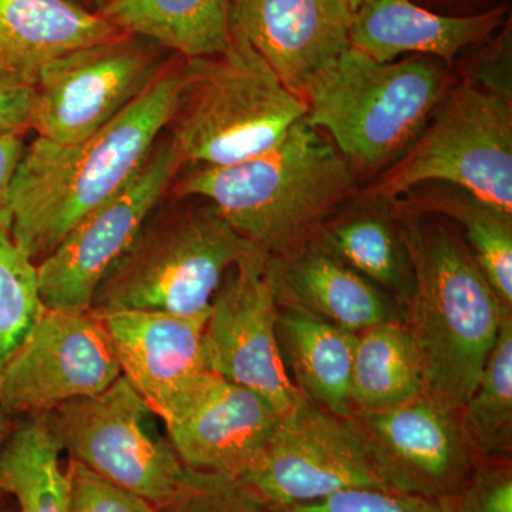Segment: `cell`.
I'll return each mask as SVG.
<instances>
[{
    "label": "cell",
    "instance_id": "3957f363",
    "mask_svg": "<svg viewBox=\"0 0 512 512\" xmlns=\"http://www.w3.org/2000/svg\"><path fill=\"white\" fill-rule=\"evenodd\" d=\"M394 207L414 279L402 323L419 355L424 393L458 412L480 379L504 316L512 313L456 229L437 215Z\"/></svg>",
    "mask_w": 512,
    "mask_h": 512
},
{
    "label": "cell",
    "instance_id": "d4e9b609",
    "mask_svg": "<svg viewBox=\"0 0 512 512\" xmlns=\"http://www.w3.org/2000/svg\"><path fill=\"white\" fill-rule=\"evenodd\" d=\"M424 394V377L412 336L402 322H387L357 335L352 413L394 409Z\"/></svg>",
    "mask_w": 512,
    "mask_h": 512
},
{
    "label": "cell",
    "instance_id": "cb8c5ba5",
    "mask_svg": "<svg viewBox=\"0 0 512 512\" xmlns=\"http://www.w3.org/2000/svg\"><path fill=\"white\" fill-rule=\"evenodd\" d=\"M393 202L402 210L446 217L463 229L461 237L481 274L505 311L512 313V214L443 184Z\"/></svg>",
    "mask_w": 512,
    "mask_h": 512
},
{
    "label": "cell",
    "instance_id": "4dcf8cb0",
    "mask_svg": "<svg viewBox=\"0 0 512 512\" xmlns=\"http://www.w3.org/2000/svg\"><path fill=\"white\" fill-rule=\"evenodd\" d=\"M69 512H158L144 498L117 487L89 468L69 460Z\"/></svg>",
    "mask_w": 512,
    "mask_h": 512
},
{
    "label": "cell",
    "instance_id": "5bb4252c",
    "mask_svg": "<svg viewBox=\"0 0 512 512\" xmlns=\"http://www.w3.org/2000/svg\"><path fill=\"white\" fill-rule=\"evenodd\" d=\"M279 303L259 252L234 266L212 299L204 328L208 369L264 396L284 416L298 390L286 372L276 323Z\"/></svg>",
    "mask_w": 512,
    "mask_h": 512
},
{
    "label": "cell",
    "instance_id": "6da1fadb",
    "mask_svg": "<svg viewBox=\"0 0 512 512\" xmlns=\"http://www.w3.org/2000/svg\"><path fill=\"white\" fill-rule=\"evenodd\" d=\"M187 70L175 56L160 77L116 119L72 144L36 137L10 187L12 242L39 264L83 217L138 173L170 126Z\"/></svg>",
    "mask_w": 512,
    "mask_h": 512
},
{
    "label": "cell",
    "instance_id": "52a82bcc",
    "mask_svg": "<svg viewBox=\"0 0 512 512\" xmlns=\"http://www.w3.org/2000/svg\"><path fill=\"white\" fill-rule=\"evenodd\" d=\"M427 184L512 214L511 89L467 80L444 94L409 150L363 195L396 201Z\"/></svg>",
    "mask_w": 512,
    "mask_h": 512
},
{
    "label": "cell",
    "instance_id": "ac0fdd59",
    "mask_svg": "<svg viewBox=\"0 0 512 512\" xmlns=\"http://www.w3.org/2000/svg\"><path fill=\"white\" fill-rule=\"evenodd\" d=\"M507 3L473 15H446L414 0H362L350 16V47L377 62L424 56L450 66L507 23Z\"/></svg>",
    "mask_w": 512,
    "mask_h": 512
},
{
    "label": "cell",
    "instance_id": "30bf717a",
    "mask_svg": "<svg viewBox=\"0 0 512 512\" xmlns=\"http://www.w3.org/2000/svg\"><path fill=\"white\" fill-rule=\"evenodd\" d=\"M184 164L167 130L119 192L83 217L36 265L47 309L90 311L94 293L167 197Z\"/></svg>",
    "mask_w": 512,
    "mask_h": 512
},
{
    "label": "cell",
    "instance_id": "9a60e30c",
    "mask_svg": "<svg viewBox=\"0 0 512 512\" xmlns=\"http://www.w3.org/2000/svg\"><path fill=\"white\" fill-rule=\"evenodd\" d=\"M281 420L264 396L210 372L164 426L184 467L239 478Z\"/></svg>",
    "mask_w": 512,
    "mask_h": 512
},
{
    "label": "cell",
    "instance_id": "7402d4cb",
    "mask_svg": "<svg viewBox=\"0 0 512 512\" xmlns=\"http://www.w3.org/2000/svg\"><path fill=\"white\" fill-rule=\"evenodd\" d=\"M276 336L295 389L326 412L349 417L356 333L301 309L279 305Z\"/></svg>",
    "mask_w": 512,
    "mask_h": 512
},
{
    "label": "cell",
    "instance_id": "d6986e66",
    "mask_svg": "<svg viewBox=\"0 0 512 512\" xmlns=\"http://www.w3.org/2000/svg\"><path fill=\"white\" fill-rule=\"evenodd\" d=\"M268 274L279 305L301 309L356 335L402 322V306L392 296L313 239L289 254L268 258Z\"/></svg>",
    "mask_w": 512,
    "mask_h": 512
},
{
    "label": "cell",
    "instance_id": "5b68a950",
    "mask_svg": "<svg viewBox=\"0 0 512 512\" xmlns=\"http://www.w3.org/2000/svg\"><path fill=\"white\" fill-rule=\"evenodd\" d=\"M439 60L377 62L349 47L302 87L306 120L328 134L357 173L393 164L420 136L446 94Z\"/></svg>",
    "mask_w": 512,
    "mask_h": 512
},
{
    "label": "cell",
    "instance_id": "1f68e13d",
    "mask_svg": "<svg viewBox=\"0 0 512 512\" xmlns=\"http://www.w3.org/2000/svg\"><path fill=\"white\" fill-rule=\"evenodd\" d=\"M454 512H512V460L478 458L453 498Z\"/></svg>",
    "mask_w": 512,
    "mask_h": 512
},
{
    "label": "cell",
    "instance_id": "7a4b0ae2",
    "mask_svg": "<svg viewBox=\"0 0 512 512\" xmlns=\"http://www.w3.org/2000/svg\"><path fill=\"white\" fill-rule=\"evenodd\" d=\"M357 175L305 119L259 156L225 167L184 168L168 195L210 202L242 238L279 258L311 241L352 200Z\"/></svg>",
    "mask_w": 512,
    "mask_h": 512
},
{
    "label": "cell",
    "instance_id": "9c48e42d",
    "mask_svg": "<svg viewBox=\"0 0 512 512\" xmlns=\"http://www.w3.org/2000/svg\"><path fill=\"white\" fill-rule=\"evenodd\" d=\"M175 56L153 40L121 32L57 57L33 84L30 130L57 144L89 137L146 92Z\"/></svg>",
    "mask_w": 512,
    "mask_h": 512
},
{
    "label": "cell",
    "instance_id": "f1b7e54d",
    "mask_svg": "<svg viewBox=\"0 0 512 512\" xmlns=\"http://www.w3.org/2000/svg\"><path fill=\"white\" fill-rule=\"evenodd\" d=\"M158 512H274L237 478L187 468L183 483Z\"/></svg>",
    "mask_w": 512,
    "mask_h": 512
},
{
    "label": "cell",
    "instance_id": "484cf974",
    "mask_svg": "<svg viewBox=\"0 0 512 512\" xmlns=\"http://www.w3.org/2000/svg\"><path fill=\"white\" fill-rule=\"evenodd\" d=\"M0 447V491L18 512H69V481L45 414L18 419Z\"/></svg>",
    "mask_w": 512,
    "mask_h": 512
},
{
    "label": "cell",
    "instance_id": "277c9868",
    "mask_svg": "<svg viewBox=\"0 0 512 512\" xmlns=\"http://www.w3.org/2000/svg\"><path fill=\"white\" fill-rule=\"evenodd\" d=\"M259 252L210 202L167 194L104 276L90 311L208 318L228 272Z\"/></svg>",
    "mask_w": 512,
    "mask_h": 512
},
{
    "label": "cell",
    "instance_id": "8992f818",
    "mask_svg": "<svg viewBox=\"0 0 512 512\" xmlns=\"http://www.w3.org/2000/svg\"><path fill=\"white\" fill-rule=\"evenodd\" d=\"M185 70L167 128L184 168L225 167L259 156L308 116L301 94L234 33L225 52L185 59Z\"/></svg>",
    "mask_w": 512,
    "mask_h": 512
},
{
    "label": "cell",
    "instance_id": "e0dca14e",
    "mask_svg": "<svg viewBox=\"0 0 512 512\" xmlns=\"http://www.w3.org/2000/svg\"><path fill=\"white\" fill-rule=\"evenodd\" d=\"M345 0H231V33L242 37L292 89L349 49Z\"/></svg>",
    "mask_w": 512,
    "mask_h": 512
},
{
    "label": "cell",
    "instance_id": "e575fe53",
    "mask_svg": "<svg viewBox=\"0 0 512 512\" xmlns=\"http://www.w3.org/2000/svg\"><path fill=\"white\" fill-rule=\"evenodd\" d=\"M424 8L446 15H473L487 10L485 3L490 0H414Z\"/></svg>",
    "mask_w": 512,
    "mask_h": 512
},
{
    "label": "cell",
    "instance_id": "44dd1931",
    "mask_svg": "<svg viewBox=\"0 0 512 512\" xmlns=\"http://www.w3.org/2000/svg\"><path fill=\"white\" fill-rule=\"evenodd\" d=\"M402 306L412 296V262L392 201L367 197L343 207L312 238Z\"/></svg>",
    "mask_w": 512,
    "mask_h": 512
},
{
    "label": "cell",
    "instance_id": "f546056e",
    "mask_svg": "<svg viewBox=\"0 0 512 512\" xmlns=\"http://www.w3.org/2000/svg\"><path fill=\"white\" fill-rule=\"evenodd\" d=\"M274 512H454L453 500H433L397 493L390 488H346L312 501Z\"/></svg>",
    "mask_w": 512,
    "mask_h": 512
},
{
    "label": "cell",
    "instance_id": "d590c367",
    "mask_svg": "<svg viewBox=\"0 0 512 512\" xmlns=\"http://www.w3.org/2000/svg\"><path fill=\"white\" fill-rule=\"evenodd\" d=\"M10 429H12V420L0 412V447H2L3 441H5L6 437H8ZM9 501L10 498L8 495L3 493V491H0V512L6 511Z\"/></svg>",
    "mask_w": 512,
    "mask_h": 512
},
{
    "label": "cell",
    "instance_id": "836d02e7",
    "mask_svg": "<svg viewBox=\"0 0 512 512\" xmlns=\"http://www.w3.org/2000/svg\"><path fill=\"white\" fill-rule=\"evenodd\" d=\"M33 86L0 80V134L30 130Z\"/></svg>",
    "mask_w": 512,
    "mask_h": 512
},
{
    "label": "cell",
    "instance_id": "4316f807",
    "mask_svg": "<svg viewBox=\"0 0 512 512\" xmlns=\"http://www.w3.org/2000/svg\"><path fill=\"white\" fill-rule=\"evenodd\" d=\"M458 421L477 458L512 460V315L500 333Z\"/></svg>",
    "mask_w": 512,
    "mask_h": 512
},
{
    "label": "cell",
    "instance_id": "603a6c76",
    "mask_svg": "<svg viewBox=\"0 0 512 512\" xmlns=\"http://www.w3.org/2000/svg\"><path fill=\"white\" fill-rule=\"evenodd\" d=\"M231 0H101L96 12L184 59L220 55L231 42Z\"/></svg>",
    "mask_w": 512,
    "mask_h": 512
},
{
    "label": "cell",
    "instance_id": "4fadbf2b",
    "mask_svg": "<svg viewBox=\"0 0 512 512\" xmlns=\"http://www.w3.org/2000/svg\"><path fill=\"white\" fill-rule=\"evenodd\" d=\"M349 420L376 477L397 493L453 500L476 466L457 410L429 394Z\"/></svg>",
    "mask_w": 512,
    "mask_h": 512
},
{
    "label": "cell",
    "instance_id": "ffe728a7",
    "mask_svg": "<svg viewBox=\"0 0 512 512\" xmlns=\"http://www.w3.org/2000/svg\"><path fill=\"white\" fill-rule=\"evenodd\" d=\"M119 33L73 0H0V79L33 86L57 57Z\"/></svg>",
    "mask_w": 512,
    "mask_h": 512
},
{
    "label": "cell",
    "instance_id": "8d00e7d4",
    "mask_svg": "<svg viewBox=\"0 0 512 512\" xmlns=\"http://www.w3.org/2000/svg\"><path fill=\"white\" fill-rule=\"evenodd\" d=\"M73 2L79 3V5L83 6V8L96 12L97 8H99L101 0H73Z\"/></svg>",
    "mask_w": 512,
    "mask_h": 512
},
{
    "label": "cell",
    "instance_id": "d6a6232c",
    "mask_svg": "<svg viewBox=\"0 0 512 512\" xmlns=\"http://www.w3.org/2000/svg\"><path fill=\"white\" fill-rule=\"evenodd\" d=\"M26 133L0 134V244L12 242L10 187L20 158L25 151Z\"/></svg>",
    "mask_w": 512,
    "mask_h": 512
},
{
    "label": "cell",
    "instance_id": "ba28073f",
    "mask_svg": "<svg viewBox=\"0 0 512 512\" xmlns=\"http://www.w3.org/2000/svg\"><path fill=\"white\" fill-rule=\"evenodd\" d=\"M43 414L70 460L156 508L183 483L187 467L158 431L160 417L123 375L96 396L69 400Z\"/></svg>",
    "mask_w": 512,
    "mask_h": 512
},
{
    "label": "cell",
    "instance_id": "7c38bea8",
    "mask_svg": "<svg viewBox=\"0 0 512 512\" xmlns=\"http://www.w3.org/2000/svg\"><path fill=\"white\" fill-rule=\"evenodd\" d=\"M121 377L116 353L93 311L45 309L0 372V412L10 420L96 396Z\"/></svg>",
    "mask_w": 512,
    "mask_h": 512
},
{
    "label": "cell",
    "instance_id": "83f0119b",
    "mask_svg": "<svg viewBox=\"0 0 512 512\" xmlns=\"http://www.w3.org/2000/svg\"><path fill=\"white\" fill-rule=\"evenodd\" d=\"M45 309L35 262L13 242L0 244V372Z\"/></svg>",
    "mask_w": 512,
    "mask_h": 512
},
{
    "label": "cell",
    "instance_id": "8fae6325",
    "mask_svg": "<svg viewBox=\"0 0 512 512\" xmlns=\"http://www.w3.org/2000/svg\"><path fill=\"white\" fill-rule=\"evenodd\" d=\"M237 480L271 510L312 503L346 488H387L349 417L326 412L299 392L274 436Z\"/></svg>",
    "mask_w": 512,
    "mask_h": 512
},
{
    "label": "cell",
    "instance_id": "2e32d148",
    "mask_svg": "<svg viewBox=\"0 0 512 512\" xmlns=\"http://www.w3.org/2000/svg\"><path fill=\"white\" fill-rule=\"evenodd\" d=\"M96 315L109 335L121 375L163 423L173 419L211 372L204 352L207 318L156 311Z\"/></svg>",
    "mask_w": 512,
    "mask_h": 512
},
{
    "label": "cell",
    "instance_id": "74e56055",
    "mask_svg": "<svg viewBox=\"0 0 512 512\" xmlns=\"http://www.w3.org/2000/svg\"><path fill=\"white\" fill-rule=\"evenodd\" d=\"M346 5H348V8L350 9V12H353L357 8V5H359L362 0H345Z\"/></svg>",
    "mask_w": 512,
    "mask_h": 512
},
{
    "label": "cell",
    "instance_id": "f35d334b",
    "mask_svg": "<svg viewBox=\"0 0 512 512\" xmlns=\"http://www.w3.org/2000/svg\"><path fill=\"white\" fill-rule=\"evenodd\" d=\"M0 80H2V79H0Z\"/></svg>",
    "mask_w": 512,
    "mask_h": 512
}]
</instances>
